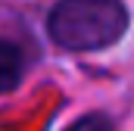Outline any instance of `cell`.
<instances>
[{"label": "cell", "mask_w": 134, "mask_h": 131, "mask_svg": "<svg viewBox=\"0 0 134 131\" xmlns=\"http://www.w3.org/2000/svg\"><path fill=\"white\" fill-rule=\"evenodd\" d=\"M47 31L63 50H103L128 31V6L122 0H59L50 9Z\"/></svg>", "instance_id": "obj_1"}, {"label": "cell", "mask_w": 134, "mask_h": 131, "mask_svg": "<svg viewBox=\"0 0 134 131\" xmlns=\"http://www.w3.org/2000/svg\"><path fill=\"white\" fill-rule=\"evenodd\" d=\"M22 69H25L22 50H19L13 41H3V37H0V94L13 91V88L22 81Z\"/></svg>", "instance_id": "obj_2"}, {"label": "cell", "mask_w": 134, "mask_h": 131, "mask_svg": "<svg viewBox=\"0 0 134 131\" xmlns=\"http://www.w3.org/2000/svg\"><path fill=\"white\" fill-rule=\"evenodd\" d=\"M66 131H112V122L103 116V112H87V116H81L72 128Z\"/></svg>", "instance_id": "obj_3"}]
</instances>
